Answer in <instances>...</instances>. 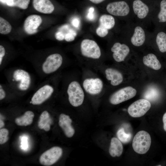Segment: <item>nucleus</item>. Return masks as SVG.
I'll list each match as a JSON object with an SVG mask.
<instances>
[{
	"mask_svg": "<svg viewBox=\"0 0 166 166\" xmlns=\"http://www.w3.org/2000/svg\"><path fill=\"white\" fill-rule=\"evenodd\" d=\"M83 87L88 93L96 95L102 91L103 84L102 81L98 78H86L83 82Z\"/></svg>",
	"mask_w": 166,
	"mask_h": 166,
	"instance_id": "14",
	"label": "nucleus"
},
{
	"mask_svg": "<svg viewBox=\"0 0 166 166\" xmlns=\"http://www.w3.org/2000/svg\"><path fill=\"white\" fill-rule=\"evenodd\" d=\"M158 97L157 91L155 88L149 87L144 93V99L150 101H154Z\"/></svg>",
	"mask_w": 166,
	"mask_h": 166,
	"instance_id": "29",
	"label": "nucleus"
},
{
	"mask_svg": "<svg viewBox=\"0 0 166 166\" xmlns=\"http://www.w3.org/2000/svg\"><path fill=\"white\" fill-rule=\"evenodd\" d=\"M106 10L110 14L123 18L127 22L132 21L134 18L132 7L124 1L109 3L107 5Z\"/></svg>",
	"mask_w": 166,
	"mask_h": 166,
	"instance_id": "3",
	"label": "nucleus"
},
{
	"mask_svg": "<svg viewBox=\"0 0 166 166\" xmlns=\"http://www.w3.org/2000/svg\"><path fill=\"white\" fill-rule=\"evenodd\" d=\"M124 29V39L134 46L140 47L150 41L152 33L140 23L127 22Z\"/></svg>",
	"mask_w": 166,
	"mask_h": 166,
	"instance_id": "1",
	"label": "nucleus"
},
{
	"mask_svg": "<svg viewBox=\"0 0 166 166\" xmlns=\"http://www.w3.org/2000/svg\"><path fill=\"white\" fill-rule=\"evenodd\" d=\"M162 119L164 124V128L165 131L166 132V112L163 115Z\"/></svg>",
	"mask_w": 166,
	"mask_h": 166,
	"instance_id": "39",
	"label": "nucleus"
},
{
	"mask_svg": "<svg viewBox=\"0 0 166 166\" xmlns=\"http://www.w3.org/2000/svg\"><path fill=\"white\" fill-rule=\"evenodd\" d=\"M117 135L118 139L124 144L129 143L132 137L131 134L126 133L124 129L123 128L118 130L117 132Z\"/></svg>",
	"mask_w": 166,
	"mask_h": 166,
	"instance_id": "27",
	"label": "nucleus"
},
{
	"mask_svg": "<svg viewBox=\"0 0 166 166\" xmlns=\"http://www.w3.org/2000/svg\"><path fill=\"white\" fill-rule=\"evenodd\" d=\"M5 50L4 47L2 45H0V65L2 64L3 57L5 54Z\"/></svg>",
	"mask_w": 166,
	"mask_h": 166,
	"instance_id": "35",
	"label": "nucleus"
},
{
	"mask_svg": "<svg viewBox=\"0 0 166 166\" xmlns=\"http://www.w3.org/2000/svg\"><path fill=\"white\" fill-rule=\"evenodd\" d=\"M55 37L57 40L62 41L65 39V34L59 30L55 33Z\"/></svg>",
	"mask_w": 166,
	"mask_h": 166,
	"instance_id": "34",
	"label": "nucleus"
},
{
	"mask_svg": "<svg viewBox=\"0 0 166 166\" xmlns=\"http://www.w3.org/2000/svg\"><path fill=\"white\" fill-rule=\"evenodd\" d=\"M144 64L154 70H158L161 67V65L155 55L149 53L143 58Z\"/></svg>",
	"mask_w": 166,
	"mask_h": 166,
	"instance_id": "21",
	"label": "nucleus"
},
{
	"mask_svg": "<svg viewBox=\"0 0 166 166\" xmlns=\"http://www.w3.org/2000/svg\"><path fill=\"white\" fill-rule=\"evenodd\" d=\"M132 8L136 22L146 26L152 22L156 11L152 9L142 0H134Z\"/></svg>",
	"mask_w": 166,
	"mask_h": 166,
	"instance_id": "2",
	"label": "nucleus"
},
{
	"mask_svg": "<svg viewBox=\"0 0 166 166\" xmlns=\"http://www.w3.org/2000/svg\"><path fill=\"white\" fill-rule=\"evenodd\" d=\"M34 115L31 111L25 112L22 116L16 118L15 119L16 124L20 126H26L31 124L33 121Z\"/></svg>",
	"mask_w": 166,
	"mask_h": 166,
	"instance_id": "23",
	"label": "nucleus"
},
{
	"mask_svg": "<svg viewBox=\"0 0 166 166\" xmlns=\"http://www.w3.org/2000/svg\"><path fill=\"white\" fill-rule=\"evenodd\" d=\"M67 92L69 101L72 105L77 107L82 104L84 99L85 94L78 82L76 81L71 82L68 86Z\"/></svg>",
	"mask_w": 166,
	"mask_h": 166,
	"instance_id": "5",
	"label": "nucleus"
},
{
	"mask_svg": "<svg viewBox=\"0 0 166 166\" xmlns=\"http://www.w3.org/2000/svg\"><path fill=\"white\" fill-rule=\"evenodd\" d=\"M80 21L79 19L75 17L72 19V24L75 27L77 28L80 26Z\"/></svg>",
	"mask_w": 166,
	"mask_h": 166,
	"instance_id": "36",
	"label": "nucleus"
},
{
	"mask_svg": "<svg viewBox=\"0 0 166 166\" xmlns=\"http://www.w3.org/2000/svg\"><path fill=\"white\" fill-rule=\"evenodd\" d=\"M77 35V33L74 30L70 29L68 30V32L65 35V39L68 42L73 41Z\"/></svg>",
	"mask_w": 166,
	"mask_h": 166,
	"instance_id": "31",
	"label": "nucleus"
},
{
	"mask_svg": "<svg viewBox=\"0 0 166 166\" xmlns=\"http://www.w3.org/2000/svg\"><path fill=\"white\" fill-rule=\"evenodd\" d=\"M95 4H98L101 2L105 0H89Z\"/></svg>",
	"mask_w": 166,
	"mask_h": 166,
	"instance_id": "41",
	"label": "nucleus"
},
{
	"mask_svg": "<svg viewBox=\"0 0 166 166\" xmlns=\"http://www.w3.org/2000/svg\"><path fill=\"white\" fill-rule=\"evenodd\" d=\"M151 143L150 134L147 132L141 130L137 132L133 138L132 147L137 153L143 154L149 150Z\"/></svg>",
	"mask_w": 166,
	"mask_h": 166,
	"instance_id": "4",
	"label": "nucleus"
},
{
	"mask_svg": "<svg viewBox=\"0 0 166 166\" xmlns=\"http://www.w3.org/2000/svg\"><path fill=\"white\" fill-rule=\"evenodd\" d=\"M81 51L84 57L93 59H98L101 55L100 47L94 41L85 39L81 42L80 45Z\"/></svg>",
	"mask_w": 166,
	"mask_h": 166,
	"instance_id": "6",
	"label": "nucleus"
},
{
	"mask_svg": "<svg viewBox=\"0 0 166 166\" xmlns=\"http://www.w3.org/2000/svg\"><path fill=\"white\" fill-rule=\"evenodd\" d=\"M151 107V103L148 100L144 99H140L130 105L128 112L131 117H139L145 115Z\"/></svg>",
	"mask_w": 166,
	"mask_h": 166,
	"instance_id": "9",
	"label": "nucleus"
},
{
	"mask_svg": "<svg viewBox=\"0 0 166 166\" xmlns=\"http://www.w3.org/2000/svg\"><path fill=\"white\" fill-rule=\"evenodd\" d=\"M12 80L16 83L18 89L21 91H26L30 87L31 79L27 71L21 69H17L12 74Z\"/></svg>",
	"mask_w": 166,
	"mask_h": 166,
	"instance_id": "8",
	"label": "nucleus"
},
{
	"mask_svg": "<svg viewBox=\"0 0 166 166\" xmlns=\"http://www.w3.org/2000/svg\"><path fill=\"white\" fill-rule=\"evenodd\" d=\"M62 154V148L58 146L51 148L43 153L40 156L39 162L42 165L50 166L56 162Z\"/></svg>",
	"mask_w": 166,
	"mask_h": 166,
	"instance_id": "11",
	"label": "nucleus"
},
{
	"mask_svg": "<svg viewBox=\"0 0 166 166\" xmlns=\"http://www.w3.org/2000/svg\"><path fill=\"white\" fill-rule=\"evenodd\" d=\"M72 120L69 117L64 113L61 114L59 117L58 124L63 131L65 136L71 137L75 133V130L71 124Z\"/></svg>",
	"mask_w": 166,
	"mask_h": 166,
	"instance_id": "16",
	"label": "nucleus"
},
{
	"mask_svg": "<svg viewBox=\"0 0 166 166\" xmlns=\"http://www.w3.org/2000/svg\"><path fill=\"white\" fill-rule=\"evenodd\" d=\"M4 125V122L0 119V128H2Z\"/></svg>",
	"mask_w": 166,
	"mask_h": 166,
	"instance_id": "42",
	"label": "nucleus"
},
{
	"mask_svg": "<svg viewBox=\"0 0 166 166\" xmlns=\"http://www.w3.org/2000/svg\"><path fill=\"white\" fill-rule=\"evenodd\" d=\"M105 73L106 79L110 81V84L113 86L118 85L123 81V78L122 74L115 69L107 68L105 71Z\"/></svg>",
	"mask_w": 166,
	"mask_h": 166,
	"instance_id": "18",
	"label": "nucleus"
},
{
	"mask_svg": "<svg viewBox=\"0 0 166 166\" xmlns=\"http://www.w3.org/2000/svg\"><path fill=\"white\" fill-rule=\"evenodd\" d=\"M136 90L131 86L121 88L111 95L109 101L111 104L116 105L132 98L136 94Z\"/></svg>",
	"mask_w": 166,
	"mask_h": 166,
	"instance_id": "7",
	"label": "nucleus"
},
{
	"mask_svg": "<svg viewBox=\"0 0 166 166\" xmlns=\"http://www.w3.org/2000/svg\"><path fill=\"white\" fill-rule=\"evenodd\" d=\"M100 25L108 30L112 29L115 25V20L113 16L110 14L101 15L99 18Z\"/></svg>",
	"mask_w": 166,
	"mask_h": 166,
	"instance_id": "24",
	"label": "nucleus"
},
{
	"mask_svg": "<svg viewBox=\"0 0 166 166\" xmlns=\"http://www.w3.org/2000/svg\"><path fill=\"white\" fill-rule=\"evenodd\" d=\"M151 39L156 43L159 51L164 53L166 52V33L157 28L152 33Z\"/></svg>",
	"mask_w": 166,
	"mask_h": 166,
	"instance_id": "17",
	"label": "nucleus"
},
{
	"mask_svg": "<svg viewBox=\"0 0 166 166\" xmlns=\"http://www.w3.org/2000/svg\"><path fill=\"white\" fill-rule=\"evenodd\" d=\"M43 129L46 131H49L50 129V123L47 124Z\"/></svg>",
	"mask_w": 166,
	"mask_h": 166,
	"instance_id": "40",
	"label": "nucleus"
},
{
	"mask_svg": "<svg viewBox=\"0 0 166 166\" xmlns=\"http://www.w3.org/2000/svg\"><path fill=\"white\" fill-rule=\"evenodd\" d=\"M111 50L113 53L112 56L114 60L117 62H121L125 60L130 50L127 44L117 42L113 44Z\"/></svg>",
	"mask_w": 166,
	"mask_h": 166,
	"instance_id": "13",
	"label": "nucleus"
},
{
	"mask_svg": "<svg viewBox=\"0 0 166 166\" xmlns=\"http://www.w3.org/2000/svg\"><path fill=\"white\" fill-rule=\"evenodd\" d=\"M109 30L108 29L100 25L96 29V33L98 36L101 37H104L108 34Z\"/></svg>",
	"mask_w": 166,
	"mask_h": 166,
	"instance_id": "32",
	"label": "nucleus"
},
{
	"mask_svg": "<svg viewBox=\"0 0 166 166\" xmlns=\"http://www.w3.org/2000/svg\"><path fill=\"white\" fill-rule=\"evenodd\" d=\"M50 118L49 113L44 111L41 114L38 122V126L41 129H43L48 124L50 123Z\"/></svg>",
	"mask_w": 166,
	"mask_h": 166,
	"instance_id": "26",
	"label": "nucleus"
},
{
	"mask_svg": "<svg viewBox=\"0 0 166 166\" xmlns=\"http://www.w3.org/2000/svg\"><path fill=\"white\" fill-rule=\"evenodd\" d=\"M62 62V57L59 54L56 53L51 54L43 62L42 66V71L46 74L53 73L60 67Z\"/></svg>",
	"mask_w": 166,
	"mask_h": 166,
	"instance_id": "10",
	"label": "nucleus"
},
{
	"mask_svg": "<svg viewBox=\"0 0 166 166\" xmlns=\"http://www.w3.org/2000/svg\"><path fill=\"white\" fill-rule=\"evenodd\" d=\"M161 166V165H157V166Z\"/></svg>",
	"mask_w": 166,
	"mask_h": 166,
	"instance_id": "44",
	"label": "nucleus"
},
{
	"mask_svg": "<svg viewBox=\"0 0 166 166\" xmlns=\"http://www.w3.org/2000/svg\"><path fill=\"white\" fill-rule=\"evenodd\" d=\"M160 6V10L158 12L156 11L152 22L156 28L160 24L166 23V0H161Z\"/></svg>",
	"mask_w": 166,
	"mask_h": 166,
	"instance_id": "20",
	"label": "nucleus"
},
{
	"mask_svg": "<svg viewBox=\"0 0 166 166\" xmlns=\"http://www.w3.org/2000/svg\"><path fill=\"white\" fill-rule=\"evenodd\" d=\"M1 2L3 3H6V0H0Z\"/></svg>",
	"mask_w": 166,
	"mask_h": 166,
	"instance_id": "43",
	"label": "nucleus"
},
{
	"mask_svg": "<svg viewBox=\"0 0 166 166\" xmlns=\"http://www.w3.org/2000/svg\"><path fill=\"white\" fill-rule=\"evenodd\" d=\"M27 147V138L23 137L22 138L21 147L22 148L25 149Z\"/></svg>",
	"mask_w": 166,
	"mask_h": 166,
	"instance_id": "37",
	"label": "nucleus"
},
{
	"mask_svg": "<svg viewBox=\"0 0 166 166\" xmlns=\"http://www.w3.org/2000/svg\"><path fill=\"white\" fill-rule=\"evenodd\" d=\"M30 0H6V3L9 6H16L23 9H26Z\"/></svg>",
	"mask_w": 166,
	"mask_h": 166,
	"instance_id": "25",
	"label": "nucleus"
},
{
	"mask_svg": "<svg viewBox=\"0 0 166 166\" xmlns=\"http://www.w3.org/2000/svg\"><path fill=\"white\" fill-rule=\"evenodd\" d=\"M123 147L121 142L117 138H112L109 148V153L113 157H119L122 154Z\"/></svg>",
	"mask_w": 166,
	"mask_h": 166,
	"instance_id": "22",
	"label": "nucleus"
},
{
	"mask_svg": "<svg viewBox=\"0 0 166 166\" xmlns=\"http://www.w3.org/2000/svg\"><path fill=\"white\" fill-rule=\"evenodd\" d=\"M42 22V19L39 15L33 14L28 16L25 20L24 29L25 31L29 34L36 33L37 29Z\"/></svg>",
	"mask_w": 166,
	"mask_h": 166,
	"instance_id": "15",
	"label": "nucleus"
},
{
	"mask_svg": "<svg viewBox=\"0 0 166 166\" xmlns=\"http://www.w3.org/2000/svg\"><path fill=\"white\" fill-rule=\"evenodd\" d=\"M33 5L37 11L44 14H50L54 10V6L49 0H33Z\"/></svg>",
	"mask_w": 166,
	"mask_h": 166,
	"instance_id": "19",
	"label": "nucleus"
},
{
	"mask_svg": "<svg viewBox=\"0 0 166 166\" xmlns=\"http://www.w3.org/2000/svg\"><path fill=\"white\" fill-rule=\"evenodd\" d=\"M54 92L53 88L48 84L39 89L32 96L30 103L33 105H39L49 98Z\"/></svg>",
	"mask_w": 166,
	"mask_h": 166,
	"instance_id": "12",
	"label": "nucleus"
},
{
	"mask_svg": "<svg viewBox=\"0 0 166 166\" xmlns=\"http://www.w3.org/2000/svg\"><path fill=\"white\" fill-rule=\"evenodd\" d=\"M12 26L10 23L6 20L0 17V33L3 34L9 33L11 31Z\"/></svg>",
	"mask_w": 166,
	"mask_h": 166,
	"instance_id": "28",
	"label": "nucleus"
},
{
	"mask_svg": "<svg viewBox=\"0 0 166 166\" xmlns=\"http://www.w3.org/2000/svg\"><path fill=\"white\" fill-rule=\"evenodd\" d=\"M94 8L93 7H91L89 10L88 12L87 15V19L89 21H93L95 18L94 13Z\"/></svg>",
	"mask_w": 166,
	"mask_h": 166,
	"instance_id": "33",
	"label": "nucleus"
},
{
	"mask_svg": "<svg viewBox=\"0 0 166 166\" xmlns=\"http://www.w3.org/2000/svg\"><path fill=\"white\" fill-rule=\"evenodd\" d=\"M8 130L6 128H1L0 130V144H4L8 140Z\"/></svg>",
	"mask_w": 166,
	"mask_h": 166,
	"instance_id": "30",
	"label": "nucleus"
},
{
	"mask_svg": "<svg viewBox=\"0 0 166 166\" xmlns=\"http://www.w3.org/2000/svg\"><path fill=\"white\" fill-rule=\"evenodd\" d=\"M6 96V93L2 85H0V100L4 99Z\"/></svg>",
	"mask_w": 166,
	"mask_h": 166,
	"instance_id": "38",
	"label": "nucleus"
}]
</instances>
